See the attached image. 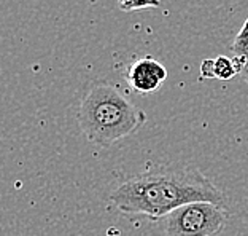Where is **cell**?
I'll list each match as a JSON object with an SVG mask.
<instances>
[{"label": "cell", "instance_id": "obj_9", "mask_svg": "<svg viewBox=\"0 0 248 236\" xmlns=\"http://www.w3.org/2000/svg\"><path fill=\"white\" fill-rule=\"evenodd\" d=\"M240 75H242V78H244V80L248 83V61L245 63V67L244 69H242V72H240Z\"/></svg>", "mask_w": 248, "mask_h": 236}, {"label": "cell", "instance_id": "obj_6", "mask_svg": "<svg viewBox=\"0 0 248 236\" xmlns=\"http://www.w3.org/2000/svg\"><path fill=\"white\" fill-rule=\"evenodd\" d=\"M231 50L235 56H240V58H245L248 61V18L245 19L244 26L240 27L239 34L235 35Z\"/></svg>", "mask_w": 248, "mask_h": 236}, {"label": "cell", "instance_id": "obj_8", "mask_svg": "<svg viewBox=\"0 0 248 236\" xmlns=\"http://www.w3.org/2000/svg\"><path fill=\"white\" fill-rule=\"evenodd\" d=\"M215 78V59H205L201 64V80Z\"/></svg>", "mask_w": 248, "mask_h": 236}, {"label": "cell", "instance_id": "obj_1", "mask_svg": "<svg viewBox=\"0 0 248 236\" xmlns=\"http://www.w3.org/2000/svg\"><path fill=\"white\" fill-rule=\"evenodd\" d=\"M207 201L228 209V198L207 176L191 166L151 168L121 182L110 195V204L124 214L164 219L185 204Z\"/></svg>", "mask_w": 248, "mask_h": 236}, {"label": "cell", "instance_id": "obj_4", "mask_svg": "<svg viewBox=\"0 0 248 236\" xmlns=\"http://www.w3.org/2000/svg\"><path fill=\"white\" fill-rule=\"evenodd\" d=\"M126 78L134 91L146 96V94L157 91L164 85L167 70L159 61L153 59L151 56H145L127 67Z\"/></svg>", "mask_w": 248, "mask_h": 236}, {"label": "cell", "instance_id": "obj_7", "mask_svg": "<svg viewBox=\"0 0 248 236\" xmlns=\"http://www.w3.org/2000/svg\"><path fill=\"white\" fill-rule=\"evenodd\" d=\"M123 11H137L145 8H159L161 0H118Z\"/></svg>", "mask_w": 248, "mask_h": 236}, {"label": "cell", "instance_id": "obj_5", "mask_svg": "<svg viewBox=\"0 0 248 236\" xmlns=\"http://www.w3.org/2000/svg\"><path fill=\"white\" fill-rule=\"evenodd\" d=\"M239 74V69L235 66L234 58H228V56L219 54L215 58V78L218 80H231Z\"/></svg>", "mask_w": 248, "mask_h": 236}, {"label": "cell", "instance_id": "obj_3", "mask_svg": "<svg viewBox=\"0 0 248 236\" xmlns=\"http://www.w3.org/2000/svg\"><path fill=\"white\" fill-rule=\"evenodd\" d=\"M226 222V209L207 201H196L166 216L164 228L167 236H215Z\"/></svg>", "mask_w": 248, "mask_h": 236}, {"label": "cell", "instance_id": "obj_2", "mask_svg": "<svg viewBox=\"0 0 248 236\" xmlns=\"http://www.w3.org/2000/svg\"><path fill=\"white\" fill-rule=\"evenodd\" d=\"M77 121L89 142L110 147L137 133L145 125L146 115L118 85L97 82L84 93Z\"/></svg>", "mask_w": 248, "mask_h": 236}]
</instances>
